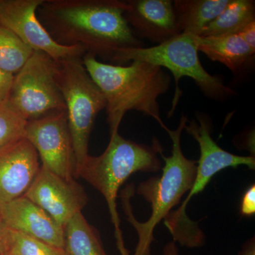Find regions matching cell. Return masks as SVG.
<instances>
[{
	"label": "cell",
	"instance_id": "6da1fadb",
	"mask_svg": "<svg viewBox=\"0 0 255 255\" xmlns=\"http://www.w3.org/2000/svg\"><path fill=\"white\" fill-rule=\"evenodd\" d=\"M126 9L127 1L120 0H43L37 15L57 43L111 60L119 49L144 46L127 22Z\"/></svg>",
	"mask_w": 255,
	"mask_h": 255
},
{
	"label": "cell",
	"instance_id": "7a4b0ae2",
	"mask_svg": "<svg viewBox=\"0 0 255 255\" xmlns=\"http://www.w3.org/2000/svg\"><path fill=\"white\" fill-rule=\"evenodd\" d=\"M82 62L106 100L110 135L118 132L124 115L137 111L164 124L157 100L169 89L172 78L162 68L142 61H132L127 66L99 61L85 54Z\"/></svg>",
	"mask_w": 255,
	"mask_h": 255
},
{
	"label": "cell",
	"instance_id": "3957f363",
	"mask_svg": "<svg viewBox=\"0 0 255 255\" xmlns=\"http://www.w3.org/2000/svg\"><path fill=\"white\" fill-rule=\"evenodd\" d=\"M187 123V116L182 115L176 130H170L164 124L161 125L172 140V155L166 157L161 149L159 155L164 162L162 175L150 177L137 187V194L150 204L152 212L147 221L139 222L132 214L130 198L134 192L133 186H128L122 191L121 196L124 212L138 237L133 255H151V246L155 241L153 232L156 226L180 204L183 196L189 192L195 180L197 161L187 158L181 147L182 132Z\"/></svg>",
	"mask_w": 255,
	"mask_h": 255
},
{
	"label": "cell",
	"instance_id": "277c9868",
	"mask_svg": "<svg viewBox=\"0 0 255 255\" xmlns=\"http://www.w3.org/2000/svg\"><path fill=\"white\" fill-rule=\"evenodd\" d=\"M110 136L105 152L99 156H87L75 178L85 179L104 196L119 242L123 241L117 209L119 189L135 172H156L162 169L157 156L162 146L157 139L150 146L127 140L119 132Z\"/></svg>",
	"mask_w": 255,
	"mask_h": 255
},
{
	"label": "cell",
	"instance_id": "5b68a950",
	"mask_svg": "<svg viewBox=\"0 0 255 255\" xmlns=\"http://www.w3.org/2000/svg\"><path fill=\"white\" fill-rule=\"evenodd\" d=\"M197 122L192 120L184 130L199 143L200 158L197 161V172L192 187L187 198L177 210L171 211L164 219V225L173 238L174 243L188 248H201L205 243V236L198 225L187 214V206L193 196L202 192L212 178L223 169L247 166L255 169L254 155H234L223 150L211 137V124L202 114H197Z\"/></svg>",
	"mask_w": 255,
	"mask_h": 255
},
{
	"label": "cell",
	"instance_id": "8992f818",
	"mask_svg": "<svg viewBox=\"0 0 255 255\" xmlns=\"http://www.w3.org/2000/svg\"><path fill=\"white\" fill-rule=\"evenodd\" d=\"M196 38L194 35L182 33L155 46L119 49L110 61L118 65L128 61L146 62L169 70L175 82V92L168 114L171 117L182 95L179 81L184 77L192 79L204 95L211 98L223 100L236 94L219 77L211 75L201 65Z\"/></svg>",
	"mask_w": 255,
	"mask_h": 255
},
{
	"label": "cell",
	"instance_id": "52a82bcc",
	"mask_svg": "<svg viewBox=\"0 0 255 255\" xmlns=\"http://www.w3.org/2000/svg\"><path fill=\"white\" fill-rule=\"evenodd\" d=\"M55 77L64 101L75 152V173L89 155L88 146L96 117L106 100L81 57L55 61Z\"/></svg>",
	"mask_w": 255,
	"mask_h": 255
},
{
	"label": "cell",
	"instance_id": "ba28073f",
	"mask_svg": "<svg viewBox=\"0 0 255 255\" xmlns=\"http://www.w3.org/2000/svg\"><path fill=\"white\" fill-rule=\"evenodd\" d=\"M6 102L26 122L65 111L55 77V60L41 52L33 51L14 75Z\"/></svg>",
	"mask_w": 255,
	"mask_h": 255
},
{
	"label": "cell",
	"instance_id": "9c48e42d",
	"mask_svg": "<svg viewBox=\"0 0 255 255\" xmlns=\"http://www.w3.org/2000/svg\"><path fill=\"white\" fill-rule=\"evenodd\" d=\"M23 137L36 150L42 166L65 180L75 179L76 162L65 111L27 122Z\"/></svg>",
	"mask_w": 255,
	"mask_h": 255
},
{
	"label": "cell",
	"instance_id": "30bf717a",
	"mask_svg": "<svg viewBox=\"0 0 255 255\" xmlns=\"http://www.w3.org/2000/svg\"><path fill=\"white\" fill-rule=\"evenodd\" d=\"M43 0H0V23L9 28L33 51L55 61L86 54L80 46L60 45L52 38L37 15Z\"/></svg>",
	"mask_w": 255,
	"mask_h": 255
},
{
	"label": "cell",
	"instance_id": "8fae6325",
	"mask_svg": "<svg viewBox=\"0 0 255 255\" xmlns=\"http://www.w3.org/2000/svg\"><path fill=\"white\" fill-rule=\"evenodd\" d=\"M23 196L44 210L63 228L88 202L85 189L75 179L65 180L42 165Z\"/></svg>",
	"mask_w": 255,
	"mask_h": 255
},
{
	"label": "cell",
	"instance_id": "7c38bea8",
	"mask_svg": "<svg viewBox=\"0 0 255 255\" xmlns=\"http://www.w3.org/2000/svg\"><path fill=\"white\" fill-rule=\"evenodd\" d=\"M40 168L38 153L24 137L0 148V207L24 195Z\"/></svg>",
	"mask_w": 255,
	"mask_h": 255
},
{
	"label": "cell",
	"instance_id": "4fadbf2b",
	"mask_svg": "<svg viewBox=\"0 0 255 255\" xmlns=\"http://www.w3.org/2000/svg\"><path fill=\"white\" fill-rule=\"evenodd\" d=\"M0 216L10 230L65 248L64 228L26 196H21L1 206Z\"/></svg>",
	"mask_w": 255,
	"mask_h": 255
},
{
	"label": "cell",
	"instance_id": "5bb4252c",
	"mask_svg": "<svg viewBox=\"0 0 255 255\" xmlns=\"http://www.w3.org/2000/svg\"><path fill=\"white\" fill-rule=\"evenodd\" d=\"M124 16L139 36L157 45L182 33L171 0H128Z\"/></svg>",
	"mask_w": 255,
	"mask_h": 255
},
{
	"label": "cell",
	"instance_id": "9a60e30c",
	"mask_svg": "<svg viewBox=\"0 0 255 255\" xmlns=\"http://www.w3.org/2000/svg\"><path fill=\"white\" fill-rule=\"evenodd\" d=\"M198 49L214 62L227 67L233 73L241 70L254 58L255 50L238 34L217 37L197 36Z\"/></svg>",
	"mask_w": 255,
	"mask_h": 255
},
{
	"label": "cell",
	"instance_id": "2e32d148",
	"mask_svg": "<svg viewBox=\"0 0 255 255\" xmlns=\"http://www.w3.org/2000/svg\"><path fill=\"white\" fill-rule=\"evenodd\" d=\"M230 0H175L174 13L181 33L200 36L203 30L217 17Z\"/></svg>",
	"mask_w": 255,
	"mask_h": 255
},
{
	"label": "cell",
	"instance_id": "e0dca14e",
	"mask_svg": "<svg viewBox=\"0 0 255 255\" xmlns=\"http://www.w3.org/2000/svg\"><path fill=\"white\" fill-rule=\"evenodd\" d=\"M255 21V1L230 0L219 16L203 30L200 37L237 34L247 25Z\"/></svg>",
	"mask_w": 255,
	"mask_h": 255
},
{
	"label": "cell",
	"instance_id": "ac0fdd59",
	"mask_svg": "<svg viewBox=\"0 0 255 255\" xmlns=\"http://www.w3.org/2000/svg\"><path fill=\"white\" fill-rule=\"evenodd\" d=\"M64 231L65 250L68 255H108L98 231L87 222L82 212L69 221Z\"/></svg>",
	"mask_w": 255,
	"mask_h": 255
},
{
	"label": "cell",
	"instance_id": "d6986e66",
	"mask_svg": "<svg viewBox=\"0 0 255 255\" xmlns=\"http://www.w3.org/2000/svg\"><path fill=\"white\" fill-rule=\"evenodd\" d=\"M33 50L9 28L0 23V68L15 75L23 68Z\"/></svg>",
	"mask_w": 255,
	"mask_h": 255
},
{
	"label": "cell",
	"instance_id": "ffe728a7",
	"mask_svg": "<svg viewBox=\"0 0 255 255\" xmlns=\"http://www.w3.org/2000/svg\"><path fill=\"white\" fill-rule=\"evenodd\" d=\"M5 255H68L58 248L17 231L9 229Z\"/></svg>",
	"mask_w": 255,
	"mask_h": 255
},
{
	"label": "cell",
	"instance_id": "44dd1931",
	"mask_svg": "<svg viewBox=\"0 0 255 255\" xmlns=\"http://www.w3.org/2000/svg\"><path fill=\"white\" fill-rule=\"evenodd\" d=\"M26 123L7 102H0V148L23 137Z\"/></svg>",
	"mask_w": 255,
	"mask_h": 255
},
{
	"label": "cell",
	"instance_id": "7402d4cb",
	"mask_svg": "<svg viewBox=\"0 0 255 255\" xmlns=\"http://www.w3.org/2000/svg\"><path fill=\"white\" fill-rule=\"evenodd\" d=\"M242 216L251 217L255 214V185L252 184L247 189L242 199L241 204Z\"/></svg>",
	"mask_w": 255,
	"mask_h": 255
},
{
	"label": "cell",
	"instance_id": "603a6c76",
	"mask_svg": "<svg viewBox=\"0 0 255 255\" xmlns=\"http://www.w3.org/2000/svg\"><path fill=\"white\" fill-rule=\"evenodd\" d=\"M14 77L0 68V102H6L9 98Z\"/></svg>",
	"mask_w": 255,
	"mask_h": 255
},
{
	"label": "cell",
	"instance_id": "cb8c5ba5",
	"mask_svg": "<svg viewBox=\"0 0 255 255\" xmlns=\"http://www.w3.org/2000/svg\"><path fill=\"white\" fill-rule=\"evenodd\" d=\"M238 34L252 49L255 50V21L247 25Z\"/></svg>",
	"mask_w": 255,
	"mask_h": 255
},
{
	"label": "cell",
	"instance_id": "d4e9b609",
	"mask_svg": "<svg viewBox=\"0 0 255 255\" xmlns=\"http://www.w3.org/2000/svg\"><path fill=\"white\" fill-rule=\"evenodd\" d=\"M9 228L6 227L0 216V255L4 254L7 245Z\"/></svg>",
	"mask_w": 255,
	"mask_h": 255
},
{
	"label": "cell",
	"instance_id": "484cf974",
	"mask_svg": "<svg viewBox=\"0 0 255 255\" xmlns=\"http://www.w3.org/2000/svg\"><path fill=\"white\" fill-rule=\"evenodd\" d=\"M238 255H255V238H251L243 245Z\"/></svg>",
	"mask_w": 255,
	"mask_h": 255
},
{
	"label": "cell",
	"instance_id": "4316f807",
	"mask_svg": "<svg viewBox=\"0 0 255 255\" xmlns=\"http://www.w3.org/2000/svg\"><path fill=\"white\" fill-rule=\"evenodd\" d=\"M162 255H179V251L176 243L169 242L164 246Z\"/></svg>",
	"mask_w": 255,
	"mask_h": 255
},
{
	"label": "cell",
	"instance_id": "83f0119b",
	"mask_svg": "<svg viewBox=\"0 0 255 255\" xmlns=\"http://www.w3.org/2000/svg\"><path fill=\"white\" fill-rule=\"evenodd\" d=\"M4 255V254H2V255Z\"/></svg>",
	"mask_w": 255,
	"mask_h": 255
},
{
	"label": "cell",
	"instance_id": "f1b7e54d",
	"mask_svg": "<svg viewBox=\"0 0 255 255\" xmlns=\"http://www.w3.org/2000/svg\"></svg>",
	"mask_w": 255,
	"mask_h": 255
}]
</instances>
